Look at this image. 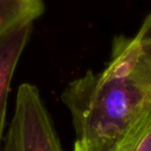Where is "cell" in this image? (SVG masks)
<instances>
[{
	"instance_id": "obj_1",
	"label": "cell",
	"mask_w": 151,
	"mask_h": 151,
	"mask_svg": "<svg viewBox=\"0 0 151 151\" xmlns=\"http://www.w3.org/2000/svg\"><path fill=\"white\" fill-rule=\"evenodd\" d=\"M60 99L70 113L76 142L117 138L151 108V57L134 36H115L105 68L68 82Z\"/></svg>"
},
{
	"instance_id": "obj_2",
	"label": "cell",
	"mask_w": 151,
	"mask_h": 151,
	"mask_svg": "<svg viewBox=\"0 0 151 151\" xmlns=\"http://www.w3.org/2000/svg\"><path fill=\"white\" fill-rule=\"evenodd\" d=\"M0 151H64L51 115L33 84L23 83Z\"/></svg>"
},
{
	"instance_id": "obj_3",
	"label": "cell",
	"mask_w": 151,
	"mask_h": 151,
	"mask_svg": "<svg viewBox=\"0 0 151 151\" xmlns=\"http://www.w3.org/2000/svg\"><path fill=\"white\" fill-rule=\"evenodd\" d=\"M33 30V23L12 29L0 38V148L6 121L7 101L14 73Z\"/></svg>"
},
{
	"instance_id": "obj_4",
	"label": "cell",
	"mask_w": 151,
	"mask_h": 151,
	"mask_svg": "<svg viewBox=\"0 0 151 151\" xmlns=\"http://www.w3.org/2000/svg\"><path fill=\"white\" fill-rule=\"evenodd\" d=\"M73 151H151V108L129 129L103 142H76Z\"/></svg>"
},
{
	"instance_id": "obj_5",
	"label": "cell",
	"mask_w": 151,
	"mask_h": 151,
	"mask_svg": "<svg viewBox=\"0 0 151 151\" xmlns=\"http://www.w3.org/2000/svg\"><path fill=\"white\" fill-rule=\"evenodd\" d=\"M45 11L40 0H0V38L18 26L34 23Z\"/></svg>"
},
{
	"instance_id": "obj_6",
	"label": "cell",
	"mask_w": 151,
	"mask_h": 151,
	"mask_svg": "<svg viewBox=\"0 0 151 151\" xmlns=\"http://www.w3.org/2000/svg\"><path fill=\"white\" fill-rule=\"evenodd\" d=\"M143 47L151 46V12L145 18L139 31L134 35Z\"/></svg>"
},
{
	"instance_id": "obj_7",
	"label": "cell",
	"mask_w": 151,
	"mask_h": 151,
	"mask_svg": "<svg viewBox=\"0 0 151 151\" xmlns=\"http://www.w3.org/2000/svg\"><path fill=\"white\" fill-rule=\"evenodd\" d=\"M144 48V50L147 52V54L149 55V56L151 57V46H147V47H143Z\"/></svg>"
}]
</instances>
